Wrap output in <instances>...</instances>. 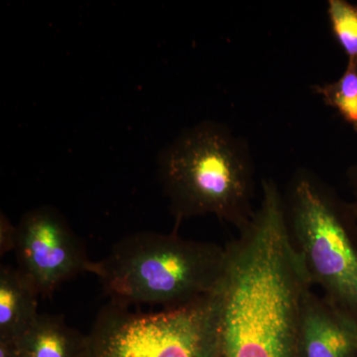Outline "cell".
Returning a JSON list of instances; mask_svg holds the SVG:
<instances>
[{
    "label": "cell",
    "instance_id": "6",
    "mask_svg": "<svg viewBox=\"0 0 357 357\" xmlns=\"http://www.w3.org/2000/svg\"><path fill=\"white\" fill-rule=\"evenodd\" d=\"M13 251L18 269L43 298L52 297L77 275L89 273L93 263L62 213L48 206L22 215L16 225Z\"/></svg>",
    "mask_w": 357,
    "mask_h": 357
},
{
    "label": "cell",
    "instance_id": "13",
    "mask_svg": "<svg viewBox=\"0 0 357 357\" xmlns=\"http://www.w3.org/2000/svg\"><path fill=\"white\" fill-rule=\"evenodd\" d=\"M347 182H349V189L351 192V203L354 204V208L357 213V159L349 170L347 171Z\"/></svg>",
    "mask_w": 357,
    "mask_h": 357
},
{
    "label": "cell",
    "instance_id": "11",
    "mask_svg": "<svg viewBox=\"0 0 357 357\" xmlns=\"http://www.w3.org/2000/svg\"><path fill=\"white\" fill-rule=\"evenodd\" d=\"M326 14L333 38L347 58L357 65V4L347 0H328Z\"/></svg>",
    "mask_w": 357,
    "mask_h": 357
},
{
    "label": "cell",
    "instance_id": "9",
    "mask_svg": "<svg viewBox=\"0 0 357 357\" xmlns=\"http://www.w3.org/2000/svg\"><path fill=\"white\" fill-rule=\"evenodd\" d=\"M86 347V335L70 328L63 317L39 314L18 340V357H84Z\"/></svg>",
    "mask_w": 357,
    "mask_h": 357
},
{
    "label": "cell",
    "instance_id": "3",
    "mask_svg": "<svg viewBox=\"0 0 357 357\" xmlns=\"http://www.w3.org/2000/svg\"><path fill=\"white\" fill-rule=\"evenodd\" d=\"M227 249L172 234L137 232L91 263L110 302L122 306L162 305L173 309L217 292L225 275Z\"/></svg>",
    "mask_w": 357,
    "mask_h": 357
},
{
    "label": "cell",
    "instance_id": "8",
    "mask_svg": "<svg viewBox=\"0 0 357 357\" xmlns=\"http://www.w3.org/2000/svg\"><path fill=\"white\" fill-rule=\"evenodd\" d=\"M40 295L17 267L0 268V340L18 342L38 318Z\"/></svg>",
    "mask_w": 357,
    "mask_h": 357
},
{
    "label": "cell",
    "instance_id": "12",
    "mask_svg": "<svg viewBox=\"0 0 357 357\" xmlns=\"http://www.w3.org/2000/svg\"><path fill=\"white\" fill-rule=\"evenodd\" d=\"M16 225L9 222L8 218L1 213L0 220V253L1 256L14 250L15 245Z\"/></svg>",
    "mask_w": 357,
    "mask_h": 357
},
{
    "label": "cell",
    "instance_id": "7",
    "mask_svg": "<svg viewBox=\"0 0 357 357\" xmlns=\"http://www.w3.org/2000/svg\"><path fill=\"white\" fill-rule=\"evenodd\" d=\"M301 357H357V323L310 291L303 305Z\"/></svg>",
    "mask_w": 357,
    "mask_h": 357
},
{
    "label": "cell",
    "instance_id": "4",
    "mask_svg": "<svg viewBox=\"0 0 357 357\" xmlns=\"http://www.w3.org/2000/svg\"><path fill=\"white\" fill-rule=\"evenodd\" d=\"M294 245L312 285L332 306L357 323V213L309 169L293 174L284 196Z\"/></svg>",
    "mask_w": 357,
    "mask_h": 357
},
{
    "label": "cell",
    "instance_id": "5",
    "mask_svg": "<svg viewBox=\"0 0 357 357\" xmlns=\"http://www.w3.org/2000/svg\"><path fill=\"white\" fill-rule=\"evenodd\" d=\"M84 357H220L217 292L155 312L109 302L86 335Z\"/></svg>",
    "mask_w": 357,
    "mask_h": 357
},
{
    "label": "cell",
    "instance_id": "1",
    "mask_svg": "<svg viewBox=\"0 0 357 357\" xmlns=\"http://www.w3.org/2000/svg\"><path fill=\"white\" fill-rule=\"evenodd\" d=\"M259 208L225 245L217 291L220 357H301L303 305L312 283L286 220L285 201L263 178Z\"/></svg>",
    "mask_w": 357,
    "mask_h": 357
},
{
    "label": "cell",
    "instance_id": "14",
    "mask_svg": "<svg viewBox=\"0 0 357 357\" xmlns=\"http://www.w3.org/2000/svg\"><path fill=\"white\" fill-rule=\"evenodd\" d=\"M18 342L0 340V357H18Z\"/></svg>",
    "mask_w": 357,
    "mask_h": 357
},
{
    "label": "cell",
    "instance_id": "2",
    "mask_svg": "<svg viewBox=\"0 0 357 357\" xmlns=\"http://www.w3.org/2000/svg\"><path fill=\"white\" fill-rule=\"evenodd\" d=\"M162 187L176 220L213 215L243 229L255 215V168L244 138L215 121L187 129L160 155Z\"/></svg>",
    "mask_w": 357,
    "mask_h": 357
},
{
    "label": "cell",
    "instance_id": "10",
    "mask_svg": "<svg viewBox=\"0 0 357 357\" xmlns=\"http://www.w3.org/2000/svg\"><path fill=\"white\" fill-rule=\"evenodd\" d=\"M312 91L357 134V65L347 63L340 79L312 84Z\"/></svg>",
    "mask_w": 357,
    "mask_h": 357
}]
</instances>
